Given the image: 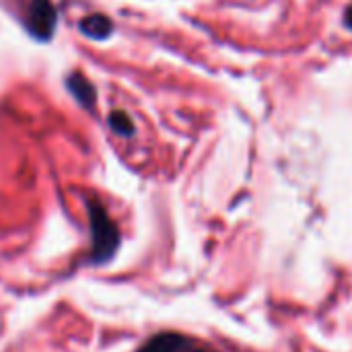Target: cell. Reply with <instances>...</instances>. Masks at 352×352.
<instances>
[{
    "label": "cell",
    "mask_w": 352,
    "mask_h": 352,
    "mask_svg": "<svg viewBox=\"0 0 352 352\" xmlns=\"http://www.w3.org/2000/svg\"><path fill=\"white\" fill-rule=\"evenodd\" d=\"M78 29L82 31V35H87L91 39H97V41L107 39L113 33V25L105 14H89V16H85L80 21V25H78Z\"/></svg>",
    "instance_id": "obj_5"
},
{
    "label": "cell",
    "mask_w": 352,
    "mask_h": 352,
    "mask_svg": "<svg viewBox=\"0 0 352 352\" xmlns=\"http://www.w3.org/2000/svg\"><path fill=\"white\" fill-rule=\"evenodd\" d=\"M58 25V8L52 0H31L27 14H25V27L27 33L37 41H50L54 37Z\"/></svg>",
    "instance_id": "obj_2"
},
{
    "label": "cell",
    "mask_w": 352,
    "mask_h": 352,
    "mask_svg": "<svg viewBox=\"0 0 352 352\" xmlns=\"http://www.w3.org/2000/svg\"><path fill=\"white\" fill-rule=\"evenodd\" d=\"M344 16H346V25L352 29V4L349 6V10H346V14H344Z\"/></svg>",
    "instance_id": "obj_7"
},
{
    "label": "cell",
    "mask_w": 352,
    "mask_h": 352,
    "mask_svg": "<svg viewBox=\"0 0 352 352\" xmlns=\"http://www.w3.org/2000/svg\"><path fill=\"white\" fill-rule=\"evenodd\" d=\"M87 212L91 225V264L103 266L118 254L122 235L101 202L87 200Z\"/></svg>",
    "instance_id": "obj_1"
},
{
    "label": "cell",
    "mask_w": 352,
    "mask_h": 352,
    "mask_svg": "<svg viewBox=\"0 0 352 352\" xmlns=\"http://www.w3.org/2000/svg\"><path fill=\"white\" fill-rule=\"evenodd\" d=\"M66 89L70 91V95L78 101V105H82L85 109L93 111L95 103H97V91L93 87V82L80 74V72H70L66 76Z\"/></svg>",
    "instance_id": "obj_3"
},
{
    "label": "cell",
    "mask_w": 352,
    "mask_h": 352,
    "mask_svg": "<svg viewBox=\"0 0 352 352\" xmlns=\"http://www.w3.org/2000/svg\"><path fill=\"white\" fill-rule=\"evenodd\" d=\"M107 122H109V128L118 136H132L134 134V124H132L130 116L124 113V111H111Z\"/></svg>",
    "instance_id": "obj_6"
},
{
    "label": "cell",
    "mask_w": 352,
    "mask_h": 352,
    "mask_svg": "<svg viewBox=\"0 0 352 352\" xmlns=\"http://www.w3.org/2000/svg\"><path fill=\"white\" fill-rule=\"evenodd\" d=\"M186 352H208V351H200V349H194V344H192V346H190V349H188Z\"/></svg>",
    "instance_id": "obj_8"
},
{
    "label": "cell",
    "mask_w": 352,
    "mask_h": 352,
    "mask_svg": "<svg viewBox=\"0 0 352 352\" xmlns=\"http://www.w3.org/2000/svg\"><path fill=\"white\" fill-rule=\"evenodd\" d=\"M192 346V340L175 334V332H163L153 336L138 352H186Z\"/></svg>",
    "instance_id": "obj_4"
}]
</instances>
